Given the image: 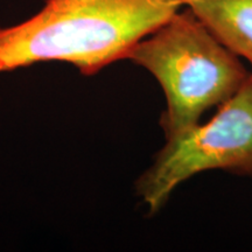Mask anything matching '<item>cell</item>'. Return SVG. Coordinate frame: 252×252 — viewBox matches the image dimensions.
<instances>
[{"instance_id":"5b68a950","label":"cell","mask_w":252,"mask_h":252,"mask_svg":"<svg viewBox=\"0 0 252 252\" xmlns=\"http://www.w3.org/2000/svg\"><path fill=\"white\" fill-rule=\"evenodd\" d=\"M244 58H245V59H247V60H248V61H249V62H250V64L252 65V53H251V54H248V55H245V56H244Z\"/></svg>"},{"instance_id":"6da1fadb","label":"cell","mask_w":252,"mask_h":252,"mask_svg":"<svg viewBox=\"0 0 252 252\" xmlns=\"http://www.w3.org/2000/svg\"><path fill=\"white\" fill-rule=\"evenodd\" d=\"M185 0H46L21 23L0 26V74L65 62L91 76L181 11Z\"/></svg>"},{"instance_id":"3957f363","label":"cell","mask_w":252,"mask_h":252,"mask_svg":"<svg viewBox=\"0 0 252 252\" xmlns=\"http://www.w3.org/2000/svg\"><path fill=\"white\" fill-rule=\"evenodd\" d=\"M210 169L252 176V75L206 124L167 138L152 165L135 181L150 214L165 206L174 189Z\"/></svg>"},{"instance_id":"277c9868","label":"cell","mask_w":252,"mask_h":252,"mask_svg":"<svg viewBox=\"0 0 252 252\" xmlns=\"http://www.w3.org/2000/svg\"><path fill=\"white\" fill-rule=\"evenodd\" d=\"M185 6L238 56L252 53V0H185Z\"/></svg>"},{"instance_id":"7a4b0ae2","label":"cell","mask_w":252,"mask_h":252,"mask_svg":"<svg viewBox=\"0 0 252 252\" xmlns=\"http://www.w3.org/2000/svg\"><path fill=\"white\" fill-rule=\"evenodd\" d=\"M125 60L146 69L161 86L166 139L198 124L204 111L234 96L250 76L238 55L188 8L138 42Z\"/></svg>"}]
</instances>
